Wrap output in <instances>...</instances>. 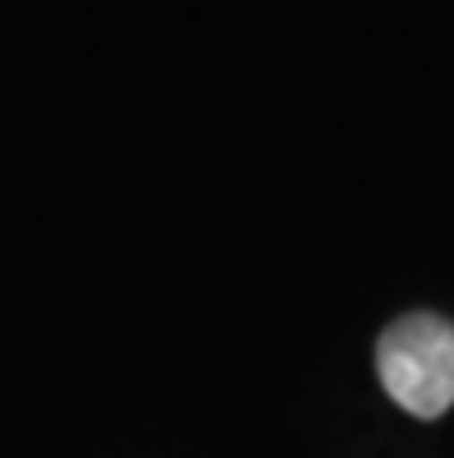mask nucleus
Listing matches in <instances>:
<instances>
[{
    "label": "nucleus",
    "instance_id": "nucleus-1",
    "mask_svg": "<svg viewBox=\"0 0 454 458\" xmlns=\"http://www.w3.org/2000/svg\"><path fill=\"white\" fill-rule=\"evenodd\" d=\"M376 370L408 417L436 421L454 403V325L432 310L404 315L381 334Z\"/></svg>",
    "mask_w": 454,
    "mask_h": 458
}]
</instances>
